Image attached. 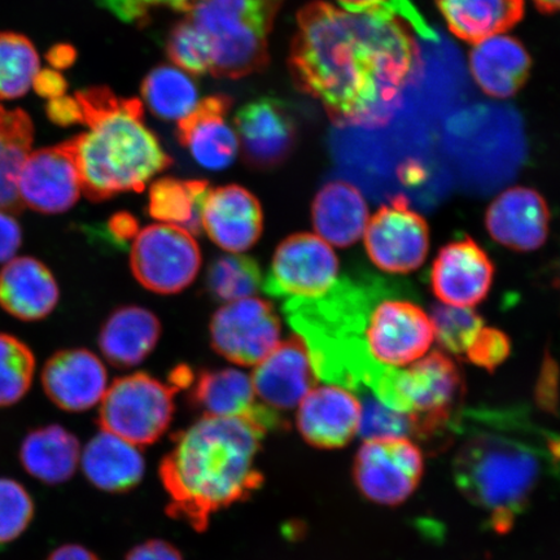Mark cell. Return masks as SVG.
Segmentation results:
<instances>
[{"label":"cell","instance_id":"1","mask_svg":"<svg viewBox=\"0 0 560 560\" xmlns=\"http://www.w3.org/2000/svg\"><path fill=\"white\" fill-rule=\"evenodd\" d=\"M415 27L396 7L353 12L320 0L306 4L291 46L292 79L338 128H383L422 70Z\"/></svg>","mask_w":560,"mask_h":560},{"label":"cell","instance_id":"2","mask_svg":"<svg viewBox=\"0 0 560 560\" xmlns=\"http://www.w3.org/2000/svg\"><path fill=\"white\" fill-rule=\"evenodd\" d=\"M265 435L254 420L210 416L178 433L160 466L167 514L205 530L217 511L249 499L264 481L256 458Z\"/></svg>","mask_w":560,"mask_h":560},{"label":"cell","instance_id":"3","mask_svg":"<svg viewBox=\"0 0 560 560\" xmlns=\"http://www.w3.org/2000/svg\"><path fill=\"white\" fill-rule=\"evenodd\" d=\"M74 97L88 131L65 143L90 200L142 191L172 164L158 137L147 128L138 100H124L103 86L81 90Z\"/></svg>","mask_w":560,"mask_h":560},{"label":"cell","instance_id":"4","mask_svg":"<svg viewBox=\"0 0 560 560\" xmlns=\"http://www.w3.org/2000/svg\"><path fill=\"white\" fill-rule=\"evenodd\" d=\"M283 0H199L187 18L205 38L210 70L237 80L269 62V35Z\"/></svg>","mask_w":560,"mask_h":560},{"label":"cell","instance_id":"5","mask_svg":"<svg viewBox=\"0 0 560 560\" xmlns=\"http://www.w3.org/2000/svg\"><path fill=\"white\" fill-rule=\"evenodd\" d=\"M538 460L527 447L497 436L468 441L455 458L454 476L468 500L497 517L513 516L536 486Z\"/></svg>","mask_w":560,"mask_h":560},{"label":"cell","instance_id":"6","mask_svg":"<svg viewBox=\"0 0 560 560\" xmlns=\"http://www.w3.org/2000/svg\"><path fill=\"white\" fill-rule=\"evenodd\" d=\"M371 390L389 408L408 412L416 435L423 436L446 423L465 394V383L451 357L435 350L408 370L385 368Z\"/></svg>","mask_w":560,"mask_h":560},{"label":"cell","instance_id":"7","mask_svg":"<svg viewBox=\"0 0 560 560\" xmlns=\"http://www.w3.org/2000/svg\"><path fill=\"white\" fill-rule=\"evenodd\" d=\"M175 390L147 374L120 377L105 392L97 422L132 445H151L172 422Z\"/></svg>","mask_w":560,"mask_h":560},{"label":"cell","instance_id":"8","mask_svg":"<svg viewBox=\"0 0 560 560\" xmlns=\"http://www.w3.org/2000/svg\"><path fill=\"white\" fill-rule=\"evenodd\" d=\"M423 475L424 455L409 438L365 440L355 454V487L377 505H401L416 492Z\"/></svg>","mask_w":560,"mask_h":560},{"label":"cell","instance_id":"9","mask_svg":"<svg viewBox=\"0 0 560 560\" xmlns=\"http://www.w3.org/2000/svg\"><path fill=\"white\" fill-rule=\"evenodd\" d=\"M200 266L198 243L179 228L165 223L145 228L132 244V272L152 292L171 295L184 291L198 276Z\"/></svg>","mask_w":560,"mask_h":560},{"label":"cell","instance_id":"10","mask_svg":"<svg viewBox=\"0 0 560 560\" xmlns=\"http://www.w3.org/2000/svg\"><path fill=\"white\" fill-rule=\"evenodd\" d=\"M365 247L377 269L408 275L419 269L429 256V223L411 209L406 196H395L369 221Z\"/></svg>","mask_w":560,"mask_h":560},{"label":"cell","instance_id":"11","mask_svg":"<svg viewBox=\"0 0 560 560\" xmlns=\"http://www.w3.org/2000/svg\"><path fill=\"white\" fill-rule=\"evenodd\" d=\"M435 338L432 320L416 304L385 300L368 313L362 340L370 359L382 366H406L429 352Z\"/></svg>","mask_w":560,"mask_h":560},{"label":"cell","instance_id":"12","mask_svg":"<svg viewBox=\"0 0 560 560\" xmlns=\"http://www.w3.org/2000/svg\"><path fill=\"white\" fill-rule=\"evenodd\" d=\"M339 276V260L322 237L292 235L279 245L265 278L264 291L277 299H311L330 291Z\"/></svg>","mask_w":560,"mask_h":560},{"label":"cell","instance_id":"13","mask_svg":"<svg viewBox=\"0 0 560 560\" xmlns=\"http://www.w3.org/2000/svg\"><path fill=\"white\" fill-rule=\"evenodd\" d=\"M280 325L275 310L260 299L231 301L210 324L212 346L237 365L260 363L279 345Z\"/></svg>","mask_w":560,"mask_h":560},{"label":"cell","instance_id":"14","mask_svg":"<svg viewBox=\"0 0 560 560\" xmlns=\"http://www.w3.org/2000/svg\"><path fill=\"white\" fill-rule=\"evenodd\" d=\"M494 279V265L470 236L439 250L430 271L433 295L445 305L472 307L486 300Z\"/></svg>","mask_w":560,"mask_h":560},{"label":"cell","instance_id":"15","mask_svg":"<svg viewBox=\"0 0 560 560\" xmlns=\"http://www.w3.org/2000/svg\"><path fill=\"white\" fill-rule=\"evenodd\" d=\"M18 191L23 206L35 212L58 214L72 208L82 186L66 143L31 152L21 167Z\"/></svg>","mask_w":560,"mask_h":560},{"label":"cell","instance_id":"16","mask_svg":"<svg viewBox=\"0 0 560 560\" xmlns=\"http://www.w3.org/2000/svg\"><path fill=\"white\" fill-rule=\"evenodd\" d=\"M235 128L245 161L257 170L283 164L295 149V118L276 97L265 96L245 104L237 110Z\"/></svg>","mask_w":560,"mask_h":560},{"label":"cell","instance_id":"17","mask_svg":"<svg viewBox=\"0 0 560 560\" xmlns=\"http://www.w3.org/2000/svg\"><path fill=\"white\" fill-rule=\"evenodd\" d=\"M550 210L540 192L513 187L502 192L486 214V228L492 240L515 252L540 249L548 241Z\"/></svg>","mask_w":560,"mask_h":560},{"label":"cell","instance_id":"18","mask_svg":"<svg viewBox=\"0 0 560 560\" xmlns=\"http://www.w3.org/2000/svg\"><path fill=\"white\" fill-rule=\"evenodd\" d=\"M362 405L340 385L312 389L300 402L298 427L307 444L319 450L345 447L359 433Z\"/></svg>","mask_w":560,"mask_h":560},{"label":"cell","instance_id":"19","mask_svg":"<svg viewBox=\"0 0 560 560\" xmlns=\"http://www.w3.org/2000/svg\"><path fill=\"white\" fill-rule=\"evenodd\" d=\"M107 370L88 349L61 350L47 361L42 384L58 408L81 412L94 408L107 392Z\"/></svg>","mask_w":560,"mask_h":560},{"label":"cell","instance_id":"20","mask_svg":"<svg viewBox=\"0 0 560 560\" xmlns=\"http://www.w3.org/2000/svg\"><path fill=\"white\" fill-rule=\"evenodd\" d=\"M254 383L240 370L205 371L192 385L190 401L210 417H240L254 420L268 432L282 429L279 412L255 400Z\"/></svg>","mask_w":560,"mask_h":560},{"label":"cell","instance_id":"21","mask_svg":"<svg viewBox=\"0 0 560 560\" xmlns=\"http://www.w3.org/2000/svg\"><path fill=\"white\" fill-rule=\"evenodd\" d=\"M202 229L222 249L240 254L260 240V202L241 186L209 188L201 215Z\"/></svg>","mask_w":560,"mask_h":560},{"label":"cell","instance_id":"22","mask_svg":"<svg viewBox=\"0 0 560 560\" xmlns=\"http://www.w3.org/2000/svg\"><path fill=\"white\" fill-rule=\"evenodd\" d=\"M315 377L304 341L293 336L258 363L252 383L264 405L290 410L314 388Z\"/></svg>","mask_w":560,"mask_h":560},{"label":"cell","instance_id":"23","mask_svg":"<svg viewBox=\"0 0 560 560\" xmlns=\"http://www.w3.org/2000/svg\"><path fill=\"white\" fill-rule=\"evenodd\" d=\"M231 100L213 95L202 100L178 121L177 136L196 163L209 171L226 170L240 151V139L226 122Z\"/></svg>","mask_w":560,"mask_h":560},{"label":"cell","instance_id":"24","mask_svg":"<svg viewBox=\"0 0 560 560\" xmlns=\"http://www.w3.org/2000/svg\"><path fill=\"white\" fill-rule=\"evenodd\" d=\"M59 296L52 272L37 258H13L0 271V306L18 319L46 318L58 305Z\"/></svg>","mask_w":560,"mask_h":560},{"label":"cell","instance_id":"25","mask_svg":"<svg viewBox=\"0 0 560 560\" xmlns=\"http://www.w3.org/2000/svg\"><path fill=\"white\" fill-rule=\"evenodd\" d=\"M530 55L521 40L509 35H494L475 45L470 70L478 86L489 96L506 100L527 82Z\"/></svg>","mask_w":560,"mask_h":560},{"label":"cell","instance_id":"26","mask_svg":"<svg viewBox=\"0 0 560 560\" xmlns=\"http://www.w3.org/2000/svg\"><path fill=\"white\" fill-rule=\"evenodd\" d=\"M313 225L327 243L347 248L359 242L369 223L363 195L347 180H332L322 187L313 202Z\"/></svg>","mask_w":560,"mask_h":560},{"label":"cell","instance_id":"27","mask_svg":"<svg viewBox=\"0 0 560 560\" xmlns=\"http://www.w3.org/2000/svg\"><path fill=\"white\" fill-rule=\"evenodd\" d=\"M447 27L460 40L478 45L505 33L524 18V0H435Z\"/></svg>","mask_w":560,"mask_h":560},{"label":"cell","instance_id":"28","mask_svg":"<svg viewBox=\"0 0 560 560\" xmlns=\"http://www.w3.org/2000/svg\"><path fill=\"white\" fill-rule=\"evenodd\" d=\"M82 467L91 485L112 493L136 488L144 474V460L136 445L105 431L86 445Z\"/></svg>","mask_w":560,"mask_h":560},{"label":"cell","instance_id":"29","mask_svg":"<svg viewBox=\"0 0 560 560\" xmlns=\"http://www.w3.org/2000/svg\"><path fill=\"white\" fill-rule=\"evenodd\" d=\"M160 334L155 315L143 307L125 306L105 322L100 347L112 365L137 366L156 347Z\"/></svg>","mask_w":560,"mask_h":560},{"label":"cell","instance_id":"30","mask_svg":"<svg viewBox=\"0 0 560 560\" xmlns=\"http://www.w3.org/2000/svg\"><path fill=\"white\" fill-rule=\"evenodd\" d=\"M21 464L35 479L46 485H61L72 478L80 462V443L60 425L34 430L25 438Z\"/></svg>","mask_w":560,"mask_h":560},{"label":"cell","instance_id":"31","mask_svg":"<svg viewBox=\"0 0 560 560\" xmlns=\"http://www.w3.org/2000/svg\"><path fill=\"white\" fill-rule=\"evenodd\" d=\"M34 125L25 110L0 105V210L20 214L25 207L20 200L18 182L21 167L30 156Z\"/></svg>","mask_w":560,"mask_h":560},{"label":"cell","instance_id":"32","mask_svg":"<svg viewBox=\"0 0 560 560\" xmlns=\"http://www.w3.org/2000/svg\"><path fill=\"white\" fill-rule=\"evenodd\" d=\"M209 185L206 180L165 178L150 191V214L165 225L179 228L192 235L202 229V205Z\"/></svg>","mask_w":560,"mask_h":560},{"label":"cell","instance_id":"33","mask_svg":"<svg viewBox=\"0 0 560 560\" xmlns=\"http://www.w3.org/2000/svg\"><path fill=\"white\" fill-rule=\"evenodd\" d=\"M142 94L150 109L163 120H182L198 105V89L186 73L160 66L145 77Z\"/></svg>","mask_w":560,"mask_h":560},{"label":"cell","instance_id":"34","mask_svg":"<svg viewBox=\"0 0 560 560\" xmlns=\"http://www.w3.org/2000/svg\"><path fill=\"white\" fill-rule=\"evenodd\" d=\"M39 72V56L23 34L0 32V100L13 101L27 94Z\"/></svg>","mask_w":560,"mask_h":560},{"label":"cell","instance_id":"35","mask_svg":"<svg viewBox=\"0 0 560 560\" xmlns=\"http://www.w3.org/2000/svg\"><path fill=\"white\" fill-rule=\"evenodd\" d=\"M207 285L212 295L221 301H236L254 296L261 285V270L254 258L229 255L210 264Z\"/></svg>","mask_w":560,"mask_h":560},{"label":"cell","instance_id":"36","mask_svg":"<svg viewBox=\"0 0 560 560\" xmlns=\"http://www.w3.org/2000/svg\"><path fill=\"white\" fill-rule=\"evenodd\" d=\"M35 357L25 342L0 334V408L18 404L31 389Z\"/></svg>","mask_w":560,"mask_h":560},{"label":"cell","instance_id":"37","mask_svg":"<svg viewBox=\"0 0 560 560\" xmlns=\"http://www.w3.org/2000/svg\"><path fill=\"white\" fill-rule=\"evenodd\" d=\"M431 320L438 342L447 353L462 355L485 327V320L470 307L432 306Z\"/></svg>","mask_w":560,"mask_h":560},{"label":"cell","instance_id":"38","mask_svg":"<svg viewBox=\"0 0 560 560\" xmlns=\"http://www.w3.org/2000/svg\"><path fill=\"white\" fill-rule=\"evenodd\" d=\"M166 52L175 66L201 75L210 70V55L205 38L187 16L173 26L166 42Z\"/></svg>","mask_w":560,"mask_h":560},{"label":"cell","instance_id":"39","mask_svg":"<svg viewBox=\"0 0 560 560\" xmlns=\"http://www.w3.org/2000/svg\"><path fill=\"white\" fill-rule=\"evenodd\" d=\"M34 502L20 482L0 478V545L16 540L30 527Z\"/></svg>","mask_w":560,"mask_h":560},{"label":"cell","instance_id":"40","mask_svg":"<svg viewBox=\"0 0 560 560\" xmlns=\"http://www.w3.org/2000/svg\"><path fill=\"white\" fill-rule=\"evenodd\" d=\"M363 396V395H362ZM360 431L365 440L416 435L415 420L408 412L384 405L375 396H363Z\"/></svg>","mask_w":560,"mask_h":560},{"label":"cell","instance_id":"41","mask_svg":"<svg viewBox=\"0 0 560 560\" xmlns=\"http://www.w3.org/2000/svg\"><path fill=\"white\" fill-rule=\"evenodd\" d=\"M510 353L511 341L508 334L499 328L482 327L465 354L472 365L494 373L495 369L506 362Z\"/></svg>","mask_w":560,"mask_h":560},{"label":"cell","instance_id":"42","mask_svg":"<svg viewBox=\"0 0 560 560\" xmlns=\"http://www.w3.org/2000/svg\"><path fill=\"white\" fill-rule=\"evenodd\" d=\"M104 7L128 23H144L152 9L165 7L173 11L190 12L199 0H101Z\"/></svg>","mask_w":560,"mask_h":560},{"label":"cell","instance_id":"43","mask_svg":"<svg viewBox=\"0 0 560 560\" xmlns=\"http://www.w3.org/2000/svg\"><path fill=\"white\" fill-rule=\"evenodd\" d=\"M21 243H23V231L15 214L0 210V264L13 260Z\"/></svg>","mask_w":560,"mask_h":560},{"label":"cell","instance_id":"44","mask_svg":"<svg viewBox=\"0 0 560 560\" xmlns=\"http://www.w3.org/2000/svg\"><path fill=\"white\" fill-rule=\"evenodd\" d=\"M47 117L50 121L59 126H70L82 124V114L75 97L60 96L48 101L46 107Z\"/></svg>","mask_w":560,"mask_h":560},{"label":"cell","instance_id":"45","mask_svg":"<svg viewBox=\"0 0 560 560\" xmlns=\"http://www.w3.org/2000/svg\"><path fill=\"white\" fill-rule=\"evenodd\" d=\"M35 93L47 101L67 95L68 82L66 77L56 69H39L34 77L33 85Z\"/></svg>","mask_w":560,"mask_h":560},{"label":"cell","instance_id":"46","mask_svg":"<svg viewBox=\"0 0 560 560\" xmlns=\"http://www.w3.org/2000/svg\"><path fill=\"white\" fill-rule=\"evenodd\" d=\"M126 560H184L171 544L152 540L132 549Z\"/></svg>","mask_w":560,"mask_h":560},{"label":"cell","instance_id":"47","mask_svg":"<svg viewBox=\"0 0 560 560\" xmlns=\"http://www.w3.org/2000/svg\"><path fill=\"white\" fill-rule=\"evenodd\" d=\"M559 369L557 362L550 355H546L541 369L540 384H538V394L545 405H555L558 400Z\"/></svg>","mask_w":560,"mask_h":560},{"label":"cell","instance_id":"48","mask_svg":"<svg viewBox=\"0 0 560 560\" xmlns=\"http://www.w3.org/2000/svg\"><path fill=\"white\" fill-rule=\"evenodd\" d=\"M108 229L117 242L125 243L126 241L136 237L138 231V223L135 217L126 213L117 214L110 220Z\"/></svg>","mask_w":560,"mask_h":560},{"label":"cell","instance_id":"49","mask_svg":"<svg viewBox=\"0 0 560 560\" xmlns=\"http://www.w3.org/2000/svg\"><path fill=\"white\" fill-rule=\"evenodd\" d=\"M347 11H366L380 9V7H396V9L406 11L412 7L409 0H338Z\"/></svg>","mask_w":560,"mask_h":560},{"label":"cell","instance_id":"50","mask_svg":"<svg viewBox=\"0 0 560 560\" xmlns=\"http://www.w3.org/2000/svg\"><path fill=\"white\" fill-rule=\"evenodd\" d=\"M46 59L50 62L52 69H67L74 65L77 52L73 46L67 44L55 45L48 50Z\"/></svg>","mask_w":560,"mask_h":560},{"label":"cell","instance_id":"51","mask_svg":"<svg viewBox=\"0 0 560 560\" xmlns=\"http://www.w3.org/2000/svg\"><path fill=\"white\" fill-rule=\"evenodd\" d=\"M48 560H100L93 552L80 545H66L55 550Z\"/></svg>","mask_w":560,"mask_h":560},{"label":"cell","instance_id":"52","mask_svg":"<svg viewBox=\"0 0 560 560\" xmlns=\"http://www.w3.org/2000/svg\"><path fill=\"white\" fill-rule=\"evenodd\" d=\"M536 9L542 13H557L560 12V0H532Z\"/></svg>","mask_w":560,"mask_h":560}]
</instances>
